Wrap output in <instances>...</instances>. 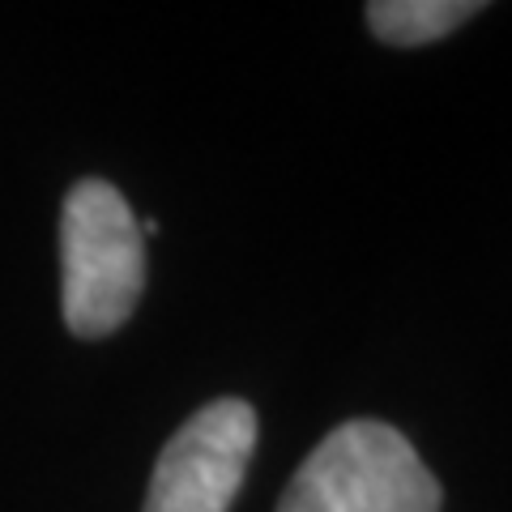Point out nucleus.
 <instances>
[{
  "label": "nucleus",
  "instance_id": "obj_1",
  "mask_svg": "<svg viewBox=\"0 0 512 512\" xmlns=\"http://www.w3.org/2000/svg\"><path fill=\"white\" fill-rule=\"evenodd\" d=\"M64 325L73 338H107L133 316L146 291V239L120 188L82 180L60 214Z\"/></svg>",
  "mask_w": 512,
  "mask_h": 512
},
{
  "label": "nucleus",
  "instance_id": "obj_2",
  "mask_svg": "<svg viewBox=\"0 0 512 512\" xmlns=\"http://www.w3.org/2000/svg\"><path fill=\"white\" fill-rule=\"evenodd\" d=\"M278 512H440V483L397 427L350 419L308 453Z\"/></svg>",
  "mask_w": 512,
  "mask_h": 512
},
{
  "label": "nucleus",
  "instance_id": "obj_3",
  "mask_svg": "<svg viewBox=\"0 0 512 512\" xmlns=\"http://www.w3.org/2000/svg\"><path fill=\"white\" fill-rule=\"evenodd\" d=\"M256 448V410L239 397L201 406L167 440L150 478L146 512H227Z\"/></svg>",
  "mask_w": 512,
  "mask_h": 512
},
{
  "label": "nucleus",
  "instance_id": "obj_4",
  "mask_svg": "<svg viewBox=\"0 0 512 512\" xmlns=\"http://www.w3.org/2000/svg\"><path fill=\"white\" fill-rule=\"evenodd\" d=\"M372 35L393 47H423L483 13L478 0H372L363 9Z\"/></svg>",
  "mask_w": 512,
  "mask_h": 512
}]
</instances>
